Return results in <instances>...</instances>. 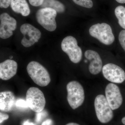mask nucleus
<instances>
[{
  "mask_svg": "<svg viewBox=\"0 0 125 125\" xmlns=\"http://www.w3.org/2000/svg\"><path fill=\"white\" fill-rule=\"evenodd\" d=\"M27 70L29 76L38 85L45 87L51 82V78L48 71L39 62H31L27 65Z\"/></svg>",
  "mask_w": 125,
  "mask_h": 125,
  "instance_id": "nucleus-1",
  "label": "nucleus"
},
{
  "mask_svg": "<svg viewBox=\"0 0 125 125\" xmlns=\"http://www.w3.org/2000/svg\"><path fill=\"white\" fill-rule=\"evenodd\" d=\"M67 100L71 107L75 109L83 104L85 98L84 92L80 83L75 81H71L66 85Z\"/></svg>",
  "mask_w": 125,
  "mask_h": 125,
  "instance_id": "nucleus-2",
  "label": "nucleus"
},
{
  "mask_svg": "<svg viewBox=\"0 0 125 125\" xmlns=\"http://www.w3.org/2000/svg\"><path fill=\"white\" fill-rule=\"evenodd\" d=\"M90 34L105 45H109L114 42L115 37L110 25L106 23L96 24L89 30Z\"/></svg>",
  "mask_w": 125,
  "mask_h": 125,
  "instance_id": "nucleus-3",
  "label": "nucleus"
},
{
  "mask_svg": "<svg viewBox=\"0 0 125 125\" xmlns=\"http://www.w3.org/2000/svg\"><path fill=\"white\" fill-rule=\"evenodd\" d=\"M95 112L98 119L103 123H106L113 118V110L106 97L102 94L98 95L94 102Z\"/></svg>",
  "mask_w": 125,
  "mask_h": 125,
  "instance_id": "nucleus-4",
  "label": "nucleus"
},
{
  "mask_svg": "<svg viewBox=\"0 0 125 125\" xmlns=\"http://www.w3.org/2000/svg\"><path fill=\"white\" fill-rule=\"evenodd\" d=\"M26 101L29 108L36 113L42 111L46 105V99L43 93L36 87H30L28 90Z\"/></svg>",
  "mask_w": 125,
  "mask_h": 125,
  "instance_id": "nucleus-5",
  "label": "nucleus"
},
{
  "mask_svg": "<svg viewBox=\"0 0 125 125\" xmlns=\"http://www.w3.org/2000/svg\"><path fill=\"white\" fill-rule=\"evenodd\" d=\"M57 12L52 8H42L39 9L36 14L37 21L47 31L52 32L57 27L55 18Z\"/></svg>",
  "mask_w": 125,
  "mask_h": 125,
  "instance_id": "nucleus-6",
  "label": "nucleus"
},
{
  "mask_svg": "<svg viewBox=\"0 0 125 125\" xmlns=\"http://www.w3.org/2000/svg\"><path fill=\"white\" fill-rule=\"evenodd\" d=\"M62 49L69 56L70 60L74 63H78L81 60L82 51L78 46L76 39L72 36L65 38L61 43Z\"/></svg>",
  "mask_w": 125,
  "mask_h": 125,
  "instance_id": "nucleus-7",
  "label": "nucleus"
},
{
  "mask_svg": "<svg viewBox=\"0 0 125 125\" xmlns=\"http://www.w3.org/2000/svg\"><path fill=\"white\" fill-rule=\"evenodd\" d=\"M20 31L24 36L21 43L25 47H29L38 42L41 37V32L39 30L29 24L22 25Z\"/></svg>",
  "mask_w": 125,
  "mask_h": 125,
  "instance_id": "nucleus-8",
  "label": "nucleus"
},
{
  "mask_svg": "<svg viewBox=\"0 0 125 125\" xmlns=\"http://www.w3.org/2000/svg\"><path fill=\"white\" fill-rule=\"evenodd\" d=\"M104 76L107 80L113 83H121L125 80V72L117 65L108 63L102 68Z\"/></svg>",
  "mask_w": 125,
  "mask_h": 125,
  "instance_id": "nucleus-9",
  "label": "nucleus"
},
{
  "mask_svg": "<svg viewBox=\"0 0 125 125\" xmlns=\"http://www.w3.org/2000/svg\"><path fill=\"white\" fill-rule=\"evenodd\" d=\"M106 98L113 110L117 109L123 102V98L120 89L113 83L108 84L105 90Z\"/></svg>",
  "mask_w": 125,
  "mask_h": 125,
  "instance_id": "nucleus-10",
  "label": "nucleus"
},
{
  "mask_svg": "<svg viewBox=\"0 0 125 125\" xmlns=\"http://www.w3.org/2000/svg\"><path fill=\"white\" fill-rule=\"evenodd\" d=\"M0 37L3 39L10 37L13 35V31L16 29V21L6 13L0 15Z\"/></svg>",
  "mask_w": 125,
  "mask_h": 125,
  "instance_id": "nucleus-11",
  "label": "nucleus"
},
{
  "mask_svg": "<svg viewBox=\"0 0 125 125\" xmlns=\"http://www.w3.org/2000/svg\"><path fill=\"white\" fill-rule=\"evenodd\" d=\"M85 57L89 61V70L92 74L96 75L99 73L102 69L103 63L99 54L91 50H88L84 53Z\"/></svg>",
  "mask_w": 125,
  "mask_h": 125,
  "instance_id": "nucleus-12",
  "label": "nucleus"
},
{
  "mask_svg": "<svg viewBox=\"0 0 125 125\" xmlns=\"http://www.w3.org/2000/svg\"><path fill=\"white\" fill-rule=\"evenodd\" d=\"M18 64L15 61L7 60L0 64V78L7 80L15 75L17 73Z\"/></svg>",
  "mask_w": 125,
  "mask_h": 125,
  "instance_id": "nucleus-13",
  "label": "nucleus"
},
{
  "mask_svg": "<svg viewBox=\"0 0 125 125\" xmlns=\"http://www.w3.org/2000/svg\"><path fill=\"white\" fill-rule=\"evenodd\" d=\"M15 97L10 91L0 93V109L5 112L11 111L16 102Z\"/></svg>",
  "mask_w": 125,
  "mask_h": 125,
  "instance_id": "nucleus-14",
  "label": "nucleus"
},
{
  "mask_svg": "<svg viewBox=\"0 0 125 125\" xmlns=\"http://www.w3.org/2000/svg\"><path fill=\"white\" fill-rule=\"evenodd\" d=\"M10 6L14 12L23 16H28L30 14V9L26 0H12Z\"/></svg>",
  "mask_w": 125,
  "mask_h": 125,
  "instance_id": "nucleus-15",
  "label": "nucleus"
},
{
  "mask_svg": "<svg viewBox=\"0 0 125 125\" xmlns=\"http://www.w3.org/2000/svg\"><path fill=\"white\" fill-rule=\"evenodd\" d=\"M41 6L42 8H52L58 13H63L65 10L64 5L57 0H44Z\"/></svg>",
  "mask_w": 125,
  "mask_h": 125,
  "instance_id": "nucleus-16",
  "label": "nucleus"
},
{
  "mask_svg": "<svg viewBox=\"0 0 125 125\" xmlns=\"http://www.w3.org/2000/svg\"><path fill=\"white\" fill-rule=\"evenodd\" d=\"M115 14L118 20V23L122 28L125 30V7L119 6L115 8Z\"/></svg>",
  "mask_w": 125,
  "mask_h": 125,
  "instance_id": "nucleus-17",
  "label": "nucleus"
},
{
  "mask_svg": "<svg viewBox=\"0 0 125 125\" xmlns=\"http://www.w3.org/2000/svg\"><path fill=\"white\" fill-rule=\"evenodd\" d=\"M76 4L85 8L90 9L93 7V3L92 0H72Z\"/></svg>",
  "mask_w": 125,
  "mask_h": 125,
  "instance_id": "nucleus-18",
  "label": "nucleus"
},
{
  "mask_svg": "<svg viewBox=\"0 0 125 125\" xmlns=\"http://www.w3.org/2000/svg\"><path fill=\"white\" fill-rule=\"evenodd\" d=\"M47 112L45 111H43V110L40 112L37 113L35 118L36 122L38 123H40L43 118L47 116Z\"/></svg>",
  "mask_w": 125,
  "mask_h": 125,
  "instance_id": "nucleus-19",
  "label": "nucleus"
},
{
  "mask_svg": "<svg viewBox=\"0 0 125 125\" xmlns=\"http://www.w3.org/2000/svg\"><path fill=\"white\" fill-rule=\"evenodd\" d=\"M118 40L121 46L125 52V30H122L120 32Z\"/></svg>",
  "mask_w": 125,
  "mask_h": 125,
  "instance_id": "nucleus-20",
  "label": "nucleus"
},
{
  "mask_svg": "<svg viewBox=\"0 0 125 125\" xmlns=\"http://www.w3.org/2000/svg\"><path fill=\"white\" fill-rule=\"evenodd\" d=\"M15 106L17 107L22 108H28L29 107L26 101L23 99H18L16 101Z\"/></svg>",
  "mask_w": 125,
  "mask_h": 125,
  "instance_id": "nucleus-21",
  "label": "nucleus"
},
{
  "mask_svg": "<svg viewBox=\"0 0 125 125\" xmlns=\"http://www.w3.org/2000/svg\"><path fill=\"white\" fill-rule=\"evenodd\" d=\"M12 0H0V7L1 8H8L11 4Z\"/></svg>",
  "mask_w": 125,
  "mask_h": 125,
  "instance_id": "nucleus-22",
  "label": "nucleus"
},
{
  "mask_svg": "<svg viewBox=\"0 0 125 125\" xmlns=\"http://www.w3.org/2000/svg\"><path fill=\"white\" fill-rule=\"evenodd\" d=\"M44 0H29V3L31 5L36 7L42 6Z\"/></svg>",
  "mask_w": 125,
  "mask_h": 125,
  "instance_id": "nucleus-23",
  "label": "nucleus"
},
{
  "mask_svg": "<svg viewBox=\"0 0 125 125\" xmlns=\"http://www.w3.org/2000/svg\"><path fill=\"white\" fill-rule=\"evenodd\" d=\"M9 118V115L7 114L0 113V123H2L4 121L7 120Z\"/></svg>",
  "mask_w": 125,
  "mask_h": 125,
  "instance_id": "nucleus-24",
  "label": "nucleus"
},
{
  "mask_svg": "<svg viewBox=\"0 0 125 125\" xmlns=\"http://www.w3.org/2000/svg\"><path fill=\"white\" fill-rule=\"evenodd\" d=\"M41 125H54V123L51 119H48L44 121Z\"/></svg>",
  "mask_w": 125,
  "mask_h": 125,
  "instance_id": "nucleus-25",
  "label": "nucleus"
},
{
  "mask_svg": "<svg viewBox=\"0 0 125 125\" xmlns=\"http://www.w3.org/2000/svg\"><path fill=\"white\" fill-rule=\"evenodd\" d=\"M23 125H35V124L32 122H30L29 120L25 121L23 123Z\"/></svg>",
  "mask_w": 125,
  "mask_h": 125,
  "instance_id": "nucleus-26",
  "label": "nucleus"
},
{
  "mask_svg": "<svg viewBox=\"0 0 125 125\" xmlns=\"http://www.w3.org/2000/svg\"><path fill=\"white\" fill-rule=\"evenodd\" d=\"M115 0L118 3H121V4L125 3V0Z\"/></svg>",
  "mask_w": 125,
  "mask_h": 125,
  "instance_id": "nucleus-27",
  "label": "nucleus"
},
{
  "mask_svg": "<svg viewBox=\"0 0 125 125\" xmlns=\"http://www.w3.org/2000/svg\"><path fill=\"white\" fill-rule=\"evenodd\" d=\"M79 125V124H77V123H68L67 125Z\"/></svg>",
  "mask_w": 125,
  "mask_h": 125,
  "instance_id": "nucleus-28",
  "label": "nucleus"
},
{
  "mask_svg": "<svg viewBox=\"0 0 125 125\" xmlns=\"http://www.w3.org/2000/svg\"><path fill=\"white\" fill-rule=\"evenodd\" d=\"M122 122L123 123V124L125 125V117H124L122 119Z\"/></svg>",
  "mask_w": 125,
  "mask_h": 125,
  "instance_id": "nucleus-29",
  "label": "nucleus"
},
{
  "mask_svg": "<svg viewBox=\"0 0 125 125\" xmlns=\"http://www.w3.org/2000/svg\"><path fill=\"white\" fill-rule=\"evenodd\" d=\"M13 56H10V58H13Z\"/></svg>",
  "mask_w": 125,
  "mask_h": 125,
  "instance_id": "nucleus-30",
  "label": "nucleus"
}]
</instances>
